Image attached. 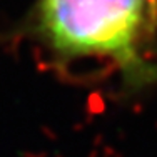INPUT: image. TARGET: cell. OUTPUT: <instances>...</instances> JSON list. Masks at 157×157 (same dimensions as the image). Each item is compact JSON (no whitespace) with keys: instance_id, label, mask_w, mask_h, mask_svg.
Returning a JSON list of instances; mask_svg holds the SVG:
<instances>
[{"instance_id":"obj_1","label":"cell","mask_w":157,"mask_h":157,"mask_svg":"<svg viewBox=\"0 0 157 157\" xmlns=\"http://www.w3.org/2000/svg\"><path fill=\"white\" fill-rule=\"evenodd\" d=\"M39 37L63 62L104 59L130 87L157 78L145 59L157 29V0H39Z\"/></svg>"}]
</instances>
